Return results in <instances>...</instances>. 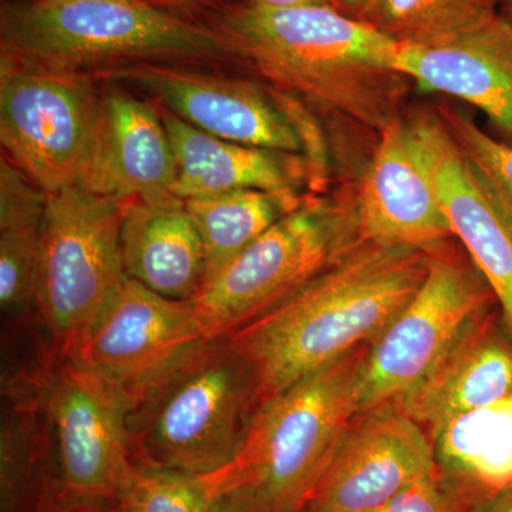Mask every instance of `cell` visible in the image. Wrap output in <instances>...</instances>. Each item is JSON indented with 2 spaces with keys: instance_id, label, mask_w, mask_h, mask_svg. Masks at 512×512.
Here are the masks:
<instances>
[{
  "instance_id": "6da1fadb",
  "label": "cell",
  "mask_w": 512,
  "mask_h": 512,
  "mask_svg": "<svg viewBox=\"0 0 512 512\" xmlns=\"http://www.w3.org/2000/svg\"><path fill=\"white\" fill-rule=\"evenodd\" d=\"M430 251L360 239L301 291L229 336L251 366L258 406L363 345L413 298Z\"/></svg>"
},
{
  "instance_id": "4316f807",
  "label": "cell",
  "mask_w": 512,
  "mask_h": 512,
  "mask_svg": "<svg viewBox=\"0 0 512 512\" xmlns=\"http://www.w3.org/2000/svg\"><path fill=\"white\" fill-rule=\"evenodd\" d=\"M441 120L493 192L512 227V146L485 133L470 117L441 109Z\"/></svg>"
},
{
  "instance_id": "d4e9b609",
  "label": "cell",
  "mask_w": 512,
  "mask_h": 512,
  "mask_svg": "<svg viewBox=\"0 0 512 512\" xmlns=\"http://www.w3.org/2000/svg\"><path fill=\"white\" fill-rule=\"evenodd\" d=\"M217 494L212 476L128 463L117 485L123 512H207Z\"/></svg>"
},
{
  "instance_id": "d6a6232c",
  "label": "cell",
  "mask_w": 512,
  "mask_h": 512,
  "mask_svg": "<svg viewBox=\"0 0 512 512\" xmlns=\"http://www.w3.org/2000/svg\"><path fill=\"white\" fill-rule=\"evenodd\" d=\"M476 512H512V488L488 501Z\"/></svg>"
},
{
  "instance_id": "5bb4252c",
  "label": "cell",
  "mask_w": 512,
  "mask_h": 512,
  "mask_svg": "<svg viewBox=\"0 0 512 512\" xmlns=\"http://www.w3.org/2000/svg\"><path fill=\"white\" fill-rule=\"evenodd\" d=\"M431 175L453 237L460 239L493 289L512 332V227L500 204L441 117L423 114L409 123Z\"/></svg>"
},
{
  "instance_id": "1f68e13d",
  "label": "cell",
  "mask_w": 512,
  "mask_h": 512,
  "mask_svg": "<svg viewBox=\"0 0 512 512\" xmlns=\"http://www.w3.org/2000/svg\"><path fill=\"white\" fill-rule=\"evenodd\" d=\"M377 0H332V6L350 18L366 20Z\"/></svg>"
},
{
  "instance_id": "83f0119b",
  "label": "cell",
  "mask_w": 512,
  "mask_h": 512,
  "mask_svg": "<svg viewBox=\"0 0 512 512\" xmlns=\"http://www.w3.org/2000/svg\"><path fill=\"white\" fill-rule=\"evenodd\" d=\"M372 512H476L441 478L439 471L403 488Z\"/></svg>"
},
{
  "instance_id": "4fadbf2b",
  "label": "cell",
  "mask_w": 512,
  "mask_h": 512,
  "mask_svg": "<svg viewBox=\"0 0 512 512\" xmlns=\"http://www.w3.org/2000/svg\"><path fill=\"white\" fill-rule=\"evenodd\" d=\"M437 471L427 431L399 407H382L356 417L305 507L372 512Z\"/></svg>"
},
{
  "instance_id": "ba28073f",
  "label": "cell",
  "mask_w": 512,
  "mask_h": 512,
  "mask_svg": "<svg viewBox=\"0 0 512 512\" xmlns=\"http://www.w3.org/2000/svg\"><path fill=\"white\" fill-rule=\"evenodd\" d=\"M430 251L429 271L413 298L370 345L356 390L357 414L397 406L471 325L500 308L470 258Z\"/></svg>"
},
{
  "instance_id": "44dd1931",
  "label": "cell",
  "mask_w": 512,
  "mask_h": 512,
  "mask_svg": "<svg viewBox=\"0 0 512 512\" xmlns=\"http://www.w3.org/2000/svg\"><path fill=\"white\" fill-rule=\"evenodd\" d=\"M444 483L474 511L512 488V394L429 431Z\"/></svg>"
},
{
  "instance_id": "d6986e66",
  "label": "cell",
  "mask_w": 512,
  "mask_h": 512,
  "mask_svg": "<svg viewBox=\"0 0 512 512\" xmlns=\"http://www.w3.org/2000/svg\"><path fill=\"white\" fill-rule=\"evenodd\" d=\"M163 120L177 160L174 192L183 201L242 190L299 194L315 168L301 154L211 136L167 110Z\"/></svg>"
},
{
  "instance_id": "9a60e30c",
  "label": "cell",
  "mask_w": 512,
  "mask_h": 512,
  "mask_svg": "<svg viewBox=\"0 0 512 512\" xmlns=\"http://www.w3.org/2000/svg\"><path fill=\"white\" fill-rule=\"evenodd\" d=\"M355 202L365 241L433 251L453 238L412 130L402 119L379 134Z\"/></svg>"
},
{
  "instance_id": "2e32d148",
  "label": "cell",
  "mask_w": 512,
  "mask_h": 512,
  "mask_svg": "<svg viewBox=\"0 0 512 512\" xmlns=\"http://www.w3.org/2000/svg\"><path fill=\"white\" fill-rule=\"evenodd\" d=\"M175 181L177 160L163 114L131 94H104L77 185L123 201L175 204L183 202Z\"/></svg>"
},
{
  "instance_id": "e0dca14e",
  "label": "cell",
  "mask_w": 512,
  "mask_h": 512,
  "mask_svg": "<svg viewBox=\"0 0 512 512\" xmlns=\"http://www.w3.org/2000/svg\"><path fill=\"white\" fill-rule=\"evenodd\" d=\"M397 72L483 111L512 146V25L503 15L440 45H399Z\"/></svg>"
},
{
  "instance_id": "484cf974",
  "label": "cell",
  "mask_w": 512,
  "mask_h": 512,
  "mask_svg": "<svg viewBox=\"0 0 512 512\" xmlns=\"http://www.w3.org/2000/svg\"><path fill=\"white\" fill-rule=\"evenodd\" d=\"M45 221V220H43ZM43 222L0 228V305L3 326L40 318V248Z\"/></svg>"
},
{
  "instance_id": "9c48e42d",
  "label": "cell",
  "mask_w": 512,
  "mask_h": 512,
  "mask_svg": "<svg viewBox=\"0 0 512 512\" xmlns=\"http://www.w3.org/2000/svg\"><path fill=\"white\" fill-rule=\"evenodd\" d=\"M3 379L28 384L35 392L66 493L116 500L121 474L130 463L123 397L92 370L55 349Z\"/></svg>"
},
{
  "instance_id": "52a82bcc",
  "label": "cell",
  "mask_w": 512,
  "mask_h": 512,
  "mask_svg": "<svg viewBox=\"0 0 512 512\" xmlns=\"http://www.w3.org/2000/svg\"><path fill=\"white\" fill-rule=\"evenodd\" d=\"M127 202L79 185L49 195L37 309L59 355L76 356L126 278L120 234Z\"/></svg>"
},
{
  "instance_id": "277c9868",
  "label": "cell",
  "mask_w": 512,
  "mask_h": 512,
  "mask_svg": "<svg viewBox=\"0 0 512 512\" xmlns=\"http://www.w3.org/2000/svg\"><path fill=\"white\" fill-rule=\"evenodd\" d=\"M369 349L359 346L259 404L234 463L212 474L217 493L239 488L259 512L302 510L359 416Z\"/></svg>"
},
{
  "instance_id": "ac0fdd59",
  "label": "cell",
  "mask_w": 512,
  "mask_h": 512,
  "mask_svg": "<svg viewBox=\"0 0 512 512\" xmlns=\"http://www.w3.org/2000/svg\"><path fill=\"white\" fill-rule=\"evenodd\" d=\"M512 394V332L500 308L478 319L397 404L424 430Z\"/></svg>"
},
{
  "instance_id": "cb8c5ba5",
  "label": "cell",
  "mask_w": 512,
  "mask_h": 512,
  "mask_svg": "<svg viewBox=\"0 0 512 512\" xmlns=\"http://www.w3.org/2000/svg\"><path fill=\"white\" fill-rule=\"evenodd\" d=\"M500 15V0H377L365 22L404 46L440 45Z\"/></svg>"
},
{
  "instance_id": "7c38bea8",
  "label": "cell",
  "mask_w": 512,
  "mask_h": 512,
  "mask_svg": "<svg viewBox=\"0 0 512 512\" xmlns=\"http://www.w3.org/2000/svg\"><path fill=\"white\" fill-rule=\"evenodd\" d=\"M110 76L133 84L161 101L165 110L211 136L301 156L313 153L301 117L254 83L150 62L114 69Z\"/></svg>"
},
{
  "instance_id": "e575fe53",
  "label": "cell",
  "mask_w": 512,
  "mask_h": 512,
  "mask_svg": "<svg viewBox=\"0 0 512 512\" xmlns=\"http://www.w3.org/2000/svg\"><path fill=\"white\" fill-rule=\"evenodd\" d=\"M500 13L512 25V0H500Z\"/></svg>"
},
{
  "instance_id": "f1b7e54d",
  "label": "cell",
  "mask_w": 512,
  "mask_h": 512,
  "mask_svg": "<svg viewBox=\"0 0 512 512\" xmlns=\"http://www.w3.org/2000/svg\"><path fill=\"white\" fill-rule=\"evenodd\" d=\"M42 512H123L116 500H87L67 494L56 497Z\"/></svg>"
},
{
  "instance_id": "d590c367",
  "label": "cell",
  "mask_w": 512,
  "mask_h": 512,
  "mask_svg": "<svg viewBox=\"0 0 512 512\" xmlns=\"http://www.w3.org/2000/svg\"><path fill=\"white\" fill-rule=\"evenodd\" d=\"M296 512H315V511L309 510L308 507H303L302 510H299V511H296Z\"/></svg>"
},
{
  "instance_id": "8992f818",
  "label": "cell",
  "mask_w": 512,
  "mask_h": 512,
  "mask_svg": "<svg viewBox=\"0 0 512 512\" xmlns=\"http://www.w3.org/2000/svg\"><path fill=\"white\" fill-rule=\"evenodd\" d=\"M356 202L303 201L205 282L192 301L207 338H229L291 298L360 241Z\"/></svg>"
},
{
  "instance_id": "7402d4cb",
  "label": "cell",
  "mask_w": 512,
  "mask_h": 512,
  "mask_svg": "<svg viewBox=\"0 0 512 512\" xmlns=\"http://www.w3.org/2000/svg\"><path fill=\"white\" fill-rule=\"evenodd\" d=\"M64 490L45 414L35 392L2 382L0 512H42Z\"/></svg>"
},
{
  "instance_id": "8fae6325",
  "label": "cell",
  "mask_w": 512,
  "mask_h": 512,
  "mask_svg": "<svg viewBox=\"0 0 512 512\" xmlns=\"http://www.w3.org/2000/svg\"><path fill=\"white\" fill-rule=\"evenodd\" d=\"M207 338L192 301H175L123 279L77 350V362L130 402Z\"/></svg>"
},
{
  "instance_id": "603a6c76",
  "label": "cell",
  "mask_w": 512,
  "mask_h": 512,
  "mask_svg": "<svg viewBox=\"0 0 512 512\" xmlns=\"http://www.w3.org/2000/svg\"><path fill=\"white\" fill-rule=\"evenodd\" d=\"M303 201L293 192L261 190L231 191L184 201L204 242L205 282Z\"/></svg>"
},
{
  "instance_id": "30bf717a",
  "label": "cell",
  "mask_w": 512,
  "mask_h": 512,
  "mask_svg": "<svg viewBox=\"0 0 512 512\" xmlns=\"http://www.w3.org/2000/svg\"><path fill=\"white\" fill-rule=\"evenodd\" d=\"M100 99L84 73L25 66L2 56L0 141L9 160L46 194L77 185Z\"/></svg>"
},
{
  "instance_id": "836d02e7",
  "label": "cell",
  "mask_w": 512,
  "mask_h": 512,
  "mask_svg": "<svg viewBox=\"0 0 512 512\" xmlns=\"http://www.w3.org/2000/svg\"><path fill=\"white\" fill-rule=\"evenodd\" d=\"M151 5L157 8H188V6L200 5V3L207 2V0H146Z\"/></svg>"
},
{
  "instance_id": "3957f363",
  "label": "cell",
  "mask_w": 512,
  "mask_h": 512,
  "mask_svg": "<svg viewBox=\"0 0 512 512\" xmlns=\"http://www.w3.org/2000/svg\"><path fill=\"white\" fill-rule=\"evenodd\" d=\"M258 386L229 338H205L138 392L126 409L131 463L212 476L241 451Z\"/></svg>"
},
{
  "instance_id": "5b68a950",
  "label": "cell",
  "mask_w": 512,
  "mask_h": 512,
  "mask_svg": "<svg viewBox=\"0 0 512 512\" xmlns=\"http://www.w3.org/2000/svg\"><path fill=\"white\" fill-rule=\"evenodd\" d=\"M218 30L192 25L146 0H30L3 10L2 56L42 69L146 59H222Z\"/></svg>"
},
{
  "instance_id": "7a4b0ae2",
  "label": "cell",
  "mask_w": 512,
  "mask_h": 512,
  "mask_svg": "<svg viewBox=\"0 0 512 512\" xmlns=\"http://www.w3.org/2000/svg\"><path fill=\"white\" fill-rule=\"evenodd\" d=\"M231 53L286 92L382 133L400 119L409 79L397 72L399 43L333 6L262 9L218 19Z\"/></svg>"
},
{
  "instance_id": "ffe728a7",
  "label": "cell",
  "mask_w": 512,
  "mask_h": 512,
  "mask_svg": "<svg viewBox=\"0 0 512 512\" xmlns=\"http://www.w3.org/2000/svg\"><path fill=\"white\" fill-rule=\"evenodd\" d=\"M120 249L124 274L164 298L194 301L204 288V242L184 201H128Z\"/></svg>"
},
{
  "instance_id": "4dcf8cb0",
  "label": "cell",
  "mask_w": 512,
  "mask_h": 512,
  "mask_svg": "<svg viewBox=\"0 0 512 512\" xmlns=\"http://www.w3.org/2000/svg\"><path fill=\"white\" fill-rule=\"evenodd\" d=\"M248 5L262 9H292L303 6H332V0H248Z\"/></svg>"
},
{
  "instance_id": "f546056e",
  "label": "cell",
  "mask_w": 512,
  "mask_h": 512,
  "mask_svg": "<svg viewBox=\"0 0 512 512\" xmlns=\"http://www.w3.org/2000/svg\"><path fill=\"white\" fill-rule=\"evenodd\" d=\"M207 512H259L245 491L239 488H225L212 498Z\"/></svg>"
}]
</instances>
